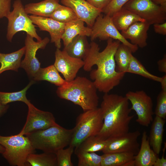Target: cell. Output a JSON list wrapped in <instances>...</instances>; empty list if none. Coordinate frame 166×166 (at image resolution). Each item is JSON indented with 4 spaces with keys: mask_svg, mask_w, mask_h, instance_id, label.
<instances>
[{
    "mask_svg": "<svg viewBox=\"0 0 166 166\" xmlns=\"http://www.w3.org/2000/svg\"><path fill=\"white\" fill-rule=\"evenodd\" d=\"M154 114L163 119L166 118V90H162L158 94Z\"/></svg>",
    "mask_w": 166,
    "mask_h": 166,
    "instance_id": "cell-35",
    "label": "cell"
},
{
    "mask_svg": "<svg viewBox=\"0 0 166 166\" xmlns=\"http://www.w3.org/2000/svg\"><path fill=\"white\" fill-rule=\"evenodd\" d=\"M103 123L100 108L90 110L80 114L77 118L69 146L75 148L85 139L97 135Z\"/></svg>",
    "mask_w": 166,
    "mask_h": 166,
    "instance_id": "cell-5",
    "label": "cell"
},
{
    "mask_svg": "<svg viewBox=\"0 0 166 166\" xmlns=\"http://www.w3.org/2000/svg\"><path fill=\"white\" fill-rule=\"evenodd\" d=\"M59 2V0H44L37 3L27 4L24 6V9L28 14L50 17L60 5Z\"/></svg>",
    "mask_w": 166,
    "mask_h": 166,
    "instance_id": "cell-20",
    "label": "cell"
},
{
    "mask_svg": "<svg viewBox=\"0 0 166 166\" xmlns=\"http://www.w3.org/2000/svg\"><path fill=\"white\" fill-rule=\"evenodd\" d=\"M113 40L108 39L105 48L101 52L99 45L92 41L89 50L83 60V69L91 71L90 78L97 90L104 93H109L118 85L125 74L116 69L114 55L121 42Z\"/></svg>",
    "mask_w": 166,
    "mask_h": 166,
    "instance_id": "cell-1",
    "label": "cell"
},
{
    "mask_svg": "<svg viewBox=\"0 0 166 166\" xmlns=\"http://www.w3.org/2000/svg\"><path fill=\"white\" fill-rule=\"evenodd\" d=\"M84 64L82 59L71 57L63 50L57 48L53 65L62 74L66 82H70L76 77L77 73Z\"/></svg>",
    "mask_w": 166,
    "mask_h": 166,
    "instance_id": "cell-14",
    "label": "cell"
},
{
    "mask_svg": "<svg viewBox=\"0 0 166 166\" xmlns=\"http://www.w3.org/2000/svg\"><path fill=\"white\" fill-rule=\"evenodd\" d=\"M90 48L86 36L78 35L75 37L72 41L63 50L70 56L83 59L86 56Z\"/></svg>",
    "mask_w": 166,
    "mask_h": 166,
    "instance_id": "cell-23",
    "label": "cell"
},
{
    "mask_svg": "<svg viewBox=\"0 0 166 166\" xmlns=\"http://www.w3.org/2000/svg\"><path fill=\"white\" fill-rule=\"evenodd\" d=\"M85 23L83 21L78 18L65 24L61 37L64 47L66 46L77 35L90 36L91 28L85 26Z\"/></svg>",
    "mask_w": 166,
    "mask_h": 166,
    "instance_id": "cell-19",
    "label": "cell"
},
{
    "mask_svg": "<svg viewBox=\"0 0 166 166\" xmlns=\"http://www.w3.org/2000/svg\"><path fill=\"white\" fill-rule=\"evenodd\" d=\"M133 154L127 152L104 153L101 166H135Z\"/></svg>",
    "mask_w": 166,
    "mask_h": 166,
    "instance_id": "cell-21",
    "label": "cell"
},
{
    "mask_svg": "<svg viewBox=\"0 0 166 166\" xmlns=\"http://www.w3.org/2000/svg\"><path fill=\"white\" fill-rule=\"evenodd\" d=\"M34 82V80L31 81L24 89L19 91L14 92H0V102L2 105H7L10 102L20 101L27 105L30 101L26 97V92Z\"/></svg>",
    "mask_w": 166,
    "mask_h": 166,
    "instance_id": "cell-30",
    "label": "cell"
},
{
    "mask_svg": "<svg viewBox=\"0 0 166 166\" xmlns=\"http://www.w3.org/2000/svg\"><path fill=\"white\" fill-rule=\"evenodd\" d=\"M94 7L101 10L105 8L112 0H86Z\"/></svg>",
    "mask_w": 166,
    "mask_h": 166,
    "instance_id": "cell-38",
    "label": "cell"
},
{
    "mask_svg": "<svg viewBox=\"0 0 166 166\" xmlns=\"http://www.w3.org/2000/svg\"><path fill=\"white\" fill-rule=\"evenodd\" d=\"M78 159V166H101V156L95 152H75Z\"/></svg>",
    "mask_w": 166,
    "mask_h": 166,
    "instance_id": "cell-33",
    "label": "cell"
},
{
    "mask_svg": "<svg viewBox=\"0 0 166 166\" xmlns=\"http://www.w3.org/2000/svg\"><path fill=\"white\" fill-rule=\"evenodd\" d=\"M137 74L146 78L160 82L162 77L154 75L149 73L141 63L132 54V55L126 73Z\"/></svg>",
    "mask_w": 166,
    "mask_h": 166,
    "instance_id": "cell-31",
    "label": "cell"
},
{
    "mask_svg": "<svg viewBox=\"0 0 166 166\" xmlns=\"http://www.w3.org/2000/svg\"><path fill=\"white\" fill-rule=\"evenodd\" d=\"M93 81L83 77H77L66 85L58 87L57 96L81 107L83 111L98 108L99 98Z\"/></svg>",
    "mask_w": 166,
    "mask_h": 166,
    "instance_id": "cell-3",
    "label": "cell"
},
{
    "mask_svg": "<svg viewBox=\"0 0 166 166\" xmlns=\"http://www.w3.org/2000/svg\"><path fill=\"white\" fill-rule=\"evenodd\" d=\"M26 166H57L56 155L54 153L45 152L40 154L32 153L27 158Z\"/></svg>",
    "mask_w": 166,
    "mask_h": 166,
    "instance_id": "cell-29",
    "label": "cell"
},
{
    "mask_svg": "<svg viewBox=\"0 0 166 166\" xmlns=\"http://www.w3.org/2000/svg\"><path fill=\"white\" fill-rule=\"evenodd\" d=\"M106 143V140L100 137L97 135L90 136L75 148L74 152H95L102 151Z\"/></svg>",
    "mask_w": 166,
    "mask_h": 166,
    "instance_id": "cell-28",
    "label": "cell"
},
{
    "mask_svg": "<svg viewBox=\"0 0 166 166\" xmlns=\"http://www.w3.org/2000/svg\"><path fill=\"white\" fill-rule=\"evenodd\" d=\"M64 5L71 8L78 19L83 21L89 27L93 26L97 18L102 13L101 10L90 5L86 0H61Z\"/></svg>",
    "mask_w": 166,
    "mask_h": 166,
    "instance_id": "cell-15",
    "label": "cell"
},
{
    "mask_svg": "<svg viewBox=\"0 0 166 166\" xmlns=\"http://www.w3.org/2000/svg\"><path fill=\"white\" fill-rule=\"evenodd\" d=\"M129 101L125 96L104 94L100 107L103 123L98 136L106 140L129 132V124L134 117L130 115L131 110Z\"/></svg>",
    "mask_w": 166,
    "mask_h": 166,
    "instance_id": "cell-2",
    "label": "cell"
},
{
    "mask_svg": "<svg viewBox=\"0 0 166 166\" xmlns=\"http://www.w3.org/2000/svg\"><path fill=\"white\" fill-rule=\"evenodd\" d=\"M156 4L166 7V0H151Z\"/></svg>",
    "mask_w": 166,
    "mask_h": 166,
    "instance_id": "cell-42",
    "label": "cell"
},
{
    "mask_svg": "<svg viewBox=\"0 0 166 166\" xmlns=\"http://www.w3.org/2000/svg\"><path fill=\"white\" fill-rule=\"evenodd\" d=\"M123 8L135 13L150 25L166 21V7L151 0H129Z\"/></svg>",
    "mask_w": 166,
    "mask_h": 166,
    "instance_id": "cell-9",
    "label": "cell"
},
{
    "mask_svg": "<svg viewBox=\"0 0 166 166\" xmlns=\"http://www.w3.org/2000/svg\"><path fill=\"white\" fill-rule=\"evenodd\" d=\"M125 96L132 104L131 110L137 115L136 121L142 126H148L153 121L154 113L151 97L143 90L129 91Z\"/></svg>",
    "mask_w": 166,
    "mask_h": 166,
    "instance_id": "cell-10",
    "label": "cell"
},
{
    "mask_svg": "<svg viewBox=\"0 0 166 166\" xmlns=\"http://www.w3.org/2000/svg\"><path fill=\"white\" fill-rule=\"evenodd\" d=\"M0 144L5 148L2 156L11 166H26L27 157L35 152L29 138L19 133L9 136L0 135Z\"/></svg>",
    "mask_w": 166,
    "mask_h": 166,
    "instance_id": "cell-6",
    "label": "cell"
},
{
    "mask_svg": "<svg viewBox=\"0 0 166 166\" xmlns=\"http://www.w3.org/2000/svg\"><path fill=\"white\" fill-rule=\"evenodd\" d=\"M25 46L9 53L0 52V74L5 71L12 70L18 71L20 67L21 58L25 54Z\"/></svg>",
    "mask_w": 166,
    "mask_h": 166,
    "instance_id": "cell-25",
    "label": "cell"
},
{
    "mask_svg": "<svg viewBox=\"0 0 166 166\" xmlns=\"http://www.w3.org/2000/svg\"><path fill=\"white\" fill-rule=\"evenodd\" d=\"M13 10L6 18L8 20L6 38L11 42L17 32L23 31L37 41L42 40L37 33L35 25L26 13L21 0H15L13 5Z\"/></svg>",
    "mask_w": 166,
    "mask_h": 166,
    "instance_id": "cell-7",
    "label": "cell"
},
{
    "mask_svg": "<svg viewBox=\"0 0 166 166\" xmlns=\"http://www.w3.org/2000/svg\"><path fill=\"white\" fill-rule=\"evenodd\" d=\"M132 51L131 49L124 44L121 43L114 55V59L117 65V71L126 73L128 67Z\"/></svg>",
    "mask_w": 166,
    "mask_h": 166,
    "instance_id": "cell-27",
    "label": "cell"
},
{
    "mask_svg": "<svg viewBox=\"0 0 166 166\" xmlns=\"http://www.w3.org/2000/svg\"><path fill=\"white\" fill-rule=\"evenodd\" d=\"M26 105L28 107L26 120L19 134L26 135L34 131L47 128L57 124L51 113L38 109L30 101Z\"/></svg>",
    "mask_w": 166,
    "mask_h": 166,
    "instance_id": "cell-11",
    "label": "cell"
},
{
    "mask_svg": "<svg viewBox=\"0 0 166 166\" xmlns=\"http://www.w3.org/2000/svg\"><path fill=\"white\" fill-rule=\"evenodd\" d=\"M162 90H166V75L162 77V80L160 82Z\"/></svg>",
    "mask_w": 166,
    "mask_h": 166,
    "instance_id": "cell-43",
    "label": "cell"
},
{
    "mask_svg": "<svg viewBox=\"0 0 166 166\" xmlns=\"http://www.w3.org/2000/svg\"><path fill=\"white\" fill-rule=\"evenodd\" d=\"M33 23L36 25L41 31L48 32L51 43H54L57 48L61 46V40L63 33L65 23H61L50 17L28 15Z\"/></svg>",
    "mask_w": 166,
    "mask_h": 166,
    "instance_id": "cell-16",
    "label": "cell"
},
{
    "mask_svg": "<svg viewBox=\"0 0 166 166\" xmlns=\"http://www.w3.org/2000/svg\"><path fill=\"white\" fill-rule=\"evenodd\" d=\"M5 151V148L0 144V153L2 154Z\"/></svg>",
    "mask_w": 166,
    "mask_h": 166,
    "instance_id": "cell-45",
    "label": "cell"
},
{
    "mask_svg": "<svg viewBox=\"0 0 166 166\" xmlns=\"http://www.w3.org/2000/svg\"><path fill=\"white\" fill-rule=\"evenodd\" d=\"M140 135L139 131L128 132L121 136L109 138L102 152L104 153L127 152L136 155L139 150L138 139Z\"/></svg>",
    "mask_w": 166,
    "mask_h": 166,
    "instance_id": "cell-13",
    "label": "cell"
},
{
    "mask_svg": "<svg viewBox=\"0 0 166 166\" xmlns=\"http://www.w3.org/2000/svg\"><path fill=\"white\" fill-rule=\"evenodd\" d=\"M33 38L26 34L25 40V56L21 61L20 67L23 68L29 76L33 78L41 68L40 63L36 57L39 49H44L49 41L48 37L35 42Z\"/></svg>",
    "mask_w": 166,
    "mask_h": 166,
    "instance_id": "cell-12",
    "label": "cell"
},
{
    "mask_svg": "<svg viewBox=\"0 0 166 166\" xmlns=\"http://www.w3.org/2000/svg\"><path fill=\"white\" fill-rule=\"evenodd\" d=\"M166 148V144L164 145V147L163 149V155L161 158L157 157L156 160L153 166H166V159L164 157V153Z\"/></svg>",
    "mask_w": 166,
    "mask_h": 166,
    "instance_id": "cell-40",
    "label": "cell"
},
{
    "mask_svg": "<svg viewBox=\"0 0 166 166\" xmlns=\"http://www.w3.org/2000/svg\"><path fill=\"white\" fill-rule=\"evenodd\" d=\"M157 156L151 148L146 131H144L140 148L134 156L135 166H153Z\"/></svg>",
    "mask_w": 166,
    "mask_h": 166,
    "instance_id": "cell-18",
    "label": "cell"
},
{
    "mask_svg": "<svg viewBox=\"0 0 166 166\" xmlns=\"http://www.w3.org/2000/svg\"><path fill=\"white\" fill-rule=\"evenodd\" d=\"M151 25L146 21L135 22L121 34L124 38L138 47L143 48L147 45L148 31Z\"/></svg>",
    "mask_w": 166,
    "mask_h": 166,
    "instance_id": "cell-17",
    "label": "cell"
},
{
    "mask_svg": "<svg viewBox=\"0 0 166 166\" xmlns=\"http://www.w3.org/2000/svg\"><path fill=\"white\" fill-rule=\"evenodd\" d=\"M74 148L71 146L66 149L62 148L55 153L57 157V166H73L71 157L74 151Z\"/></svg>",
    "mask_w": 166,
    "mask_h": 166,
    "instance_id": "cell-34",
    "label": "cell"
},
{
    "mask_svg": "<svg viewBox=\"0 0 166 166\" xmlns=\"http://www.w3.org/2000/svg\"><path fill=\"white\" fill-rule=\"evenodd\" d=\"M50 18L65 24L78 18L72 9L61 5L55 10Z\"/></svg>",
    "mask_w": 166,
    "mask_h": 166,
    "instance_id": "cell-32",
    "label": "cell"
},
{
    "mask_svg": "<svg viewBox=\"0 0 166 166\" xmlns=\"http://www.w3.org/2000/svg\"><path fill=\"white\" fill-rule=\"evenodd\" d=\"M73 131V129H66L57 123L47 128L32 132L26 136L35 149L55 153L69 145Z\"/></svg>",
    "mask_w": 166,
    "mask_h": 166,
    "instance_id": "cell-4",
    "label": "cell"
},
{
    "mask_svg": "<svg viewBox=\"0 0 166 166\" xmlns=\"http://www.w3.org/2000/svg\"><path fill=\"white\" fill-rule=\"evenodd\" d=\"M155 32L158 34L166 35V22L153 24Z\"/></svg>",
    "mask_w": 166,
    "mask_h": 166,
    "instance_id": "cell-39",
    "label": "cell"
},
{
    "mask_svg": "<svg viewBox=\"0 0 166 166\" xmlns=\"http://www.w3.org/2000/svg\"><path fill=\"white\" fill-rule=\"evenodd\" d=\"M113 22L118 30H126L133 23L145 21L131 11L122 8L112 16Z\"/></svg>",
    "mask_w": 166,
    "mask_h": 166,
    "instance_id": "cell-24",
    "label": "cell"
},
{
    "mask_svg": "<svg viewBox=\"0 0 166 166\" xmlns=\"http://www.w3.org/2000/svg\"><path fill=\"white\" fill-rule=\"evenodd\" d=\"M91 28L90 36L92 41L98 38L104 40L111 38L119 41L130 47L133 53L138 49V47L131 44L125 39L114 24L112 17L101 14L96 18Z\"/></svg>",
    "mask_w": 166,
    "mask_h": 166,
    "instance_id": "cell-8",
    "label": "cell"
},
{
    "mask_svg": "<svg viewBox=\"0 0 166 166\" xmlns=\"http://www.w3.org/2000/svg\"><path fill=\"white\" fill-rule=\"evenodd\" d=\"M33 79L34 81H47L58 87L63 86L68 82L61 77L53 65L41 68Z\"/></svg>",
    "mask_w": 166,
    "mask_h": 166,
    "instance_id": "cell-26",
    "label": "cell"
},
{
    "mask_svg": "<svg viewBox=\"0 0 166 166\" xmlns=\"http://www.w3.org/2000/svg\"><path fill=\"white\" fill-rule=\"evenodd\" d=\"M165 123V119L156 116L153 121L148 137L150 146L158 155L161 150Z\"/></svg>",
    "mask_w": 166,
    "mask_h": 166,
    "instance_id": "cell-22",
    "label": "cell"
},
{
    "mask_svg": "<svg viewBox=\"0 0 166 166\" xmlns=\"http://www.w3.org/2000/svg\"><path fill=\"white\" fill-rule=\"evenodd\" d=\"M11 0H0V19L6 17L10 12Z\"/></svg>",
    "mask_w": 166,
    "mask_h": 166,
    "instance_id": "cell-37",
    "label": "cell"
},
{
    "mask_svg": "<svg viewBox=\"0 0 166 166\" xmlns=\"http://www.w3.org/2000/svg\"><path fill=\"white\" fill-rule=\"evenodd\" d=\"M129 0H112L109 4L102 11V13L112 17L121 9Z\"/></svg>",
    "mask_w": 166,
    "mask_h": 166,
    "instance_id": "cell-36",
    "label": "cell"
},
{
    "mask_svg": "<svg viewBox=\"0 0 166 166\" xmlns=\"http://www.w3.org/2000/svg\"><path fill=\"white\" fill-rule=\"evenodd\" d=\"M158 69L159 71L166 73V55L164 54L163 57L157 62Z\"/></svg>",
    "mask_w": 166,
    "mask_h": 166,
    "instance_id": "cell-41",
    "label": "cell"
},
{
    "mask_svg": "<svg viewBox=\"0 0 166 166\" xmlns=\"http://www.w3.org/2000/svg\"><path fill=\"white\" fill-rule=\"evenodd\" d=\"M8 108V106L7 105H2L0 102V115L5 113Z\"/></svg>",
    "mask_w": 166,
    "mask_h": 166,
    "instance_id": "cell-44",
    "label": "cell"
}]
</instances>
